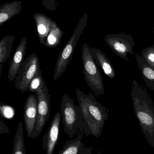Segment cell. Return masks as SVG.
<instances>
[{"label":"cell","instance_id":"9c48e42d","mask_svg":"<svg viewBox=\"0 0 154 154\" xmlns=\"http://www.w3.org/2000/svg\"><path fill=\"white\" fill-rule=\"evenodd\" d=\"M61 121V115L60 112H57L49 127L47 134L42 137V147L45 150L46 154H53L59 139Z\"/></svg>","mask_w":154,"mask_h":154},{"label":"cell","instance_id":"5bb4252c","mask_svg":"<svg viewBox=\"0 0 154 154\" xmlns=\"http://www.w3.org/2000/svg\"><path fill=\"white\" fill-rule=\"evenodd\" d=\"M83 134H78L77 137L72 140H68L58 154H79L84 148L85 144L82 142Z\"/></svg>","mask_w":154,"mask_h":154},{"label":"cell","instance_id":"d6986e66","mask_svg":"<svg viewBox=\"0 0 154 154\" xmlns=\"http://www.w3.org/2000/svg\"><path fill=\"white\" fill-rule=\"evenodd\" d=\"M141 57L154 69V45L142 50Z\"/></svg>","mask_w":154,"mask_h":154},{"label":"cell","instance_id":"ac0fdd59","mask_svg":"<svg viewBox=\"0 0 154 154\" xmlns=\"http://www.w3.org/2000/svg\"><path fill=\"white\" fill-rule=\"evenodd\" d=\"M45 83L44 79L42 75L41 70L39 69L31 81L28 90L31 92H37L43 88Z\"/></svg>","mask_w":154,"mask_h":154},{"label":"cell","instance_id":"484cf974","mask_svg":"<svg viewBox=\"0 0 154 154\" xmlns=\"http://www.w3.org/2000/svg\"></svg>","mask_w":154,"mask_h":154},{"label":"cell","instance_id":"ffe728a7","mask_svg":"<svg viewBox=\"0 0 154 154\" xmlns=\"http://www.w3.org/2000/svg\"><path fill=\"white\" fill-rule=\"evenodd\" d=\"M1 113L2 116L5 118L11 119L14 117L15 115V110L11 106L2 105V104L1 103Z\"/></svg>","mask_w":154,"mask_h":154},{"label":"cell","instance_id":"e0dca14e","mask_svg":"<svg viewBox=\"0 0 154 154\" xmlns=\"http://www.w3.org/2000/svg\"><path fill=\"white\" fill-rule=\"evenodd\" d=\"M62 34L58 28L53 27L47 36L44 46L49 48H56L60 43Z\"/></svg>","mask_w":154,"mask_h":154},{"label":"cell","instance_id":"2e32d148","mask_svg":"<svg viewBox=\"0 0 154 154\" xmlns=\"http://www.w3.org/2000/svg\"><path fill=\"white\" fill-rule=\"evenodd\" d=\"M23 126L22 122H20L18 125L14 141L12 154H25Z\"/></svg>","mask_w":154,"mask_h":154},{"label":"cell","instance_id":"3957f363","mask_svg":"<svg viewBox=\"0 0 154 154\" xmlns=\"http://www.w3.org/2000/svg\"><path fill=\"white\" fill-rule=\"evenodd\" d=\"M61 111L64 132L70 138H73L78 131L84 132L87 136L91 135L81 107L75 105L73 99L68 94H64L61 99Z\"/></svg>","mask_w":154,"mask_h":154},{"label":"cell","instance_id":"52a82bcc","mask_svg":"<svg viewBox=\"0 0 154 154\" xmlns=\"http://www.w3.org/2000/svg\"><path fill=\"white\" fill-rule=\"evenodd\" d=\"M105 42L120 58L129 62L127 53L134 54L135 43L132 35L125 33L109 34L105 37Z\"/></svg>","mask_w":154,"mask_h":154},{"label":"cell","instance_id":"5b68a950","mask_svg":"<svg viewBox=\"0 0 154 154\" xmlns=\"http://www.w3.org/2000/svg\"><path fill=\"white\" fill-rule=\"evenodd\" d=\"M40 69L38 56L33 53L24 61L14 79V86L17 90L24 93L28 90L31 81Z\"/></svg>","mask_w":154,"mask_h":154},{"label":"cell","instance_id":"7a4b0ae2","mask_svg":"<svg viewBox=\"0 0 154 154\" xmlns=\"http://www.w3.org/2000/svg\"><path fill=\"white\" fill-rule=\"evenodd\" d=\"M77 100L81 107L86 124L91 135L99 137L108 116V109L97 101L91 92L86 94L78 88L76 89Z\"/></svg>","mask_w":154,"mask_h":154},{"label":"cell","instance_id":"277c9868","mask_svg":"<svg viewBox=\"0 0 154 154\" xmlns=\"http://www.w3.org/2000/svg\"><path fill=\"white\" fill-rule=\"evenodd\" d=\"M87 44L84 43L82 48L81 58L84 79L95 96L105 94V87L100 70L92 57Z\"/></svg>","mask_w":154,"mask_h":154},{"label":"cell","instance_id":"8992f818","mask_svg":"<svg viewBox=\"0 0 154 154\" xmlns=\"http://www.w3.org/2000/svg\"><path fill=\"white\" fill-rule=\"evenodd\" d=\"M45 83L41 90L35 92L38 100V110L36 125L32 137L33 139H35L41 133L50 116L51 95Z\"/></svg>","mask_w":154,"mask_h":154},{"label":"cell","instance_id":"9a60e30c","mask_svg":"<svg viewBox=\"0 0 154 154\" xmlns=\"http://www.w3.org/2000/svg\"><path fill=\"white\" fill-rule=\"evenodd\" d=\"M14 37L6 36L0 42V64L5 63L11 56Z\"/></svg>","mask_w":154,"mask_h":154},{"label":"cell","instance_id":"ba28073f","mask_svg":"<svg viewBox=\"0 0 154 154\" xmlns=\"http://www.w3.org/2000/svg\"><path fill=\"white\" fill-rule=\"evenodd\" d=\"M80 34V32H75L60 52L54 70V80H57L67 70V67L72 59L73 53Z\"/></svg>","mask_w":154,"mask_h":154},{"label":"cell","instance_id":"603a6c76","mask_svg":"<svg viewBox=\"0 0 154 154\" xmlns=\"http://www.w3.org/2000/svg\"><path fill=\"white\" fill-rule=\"evenodd\" d=\"M8 16L6 14L1 13L0 14V23L4 22L8 19Z\"/></svg>","mask_w":154,"mask_h":154},{"label":"cell","instance_id":"7c38bea8","mask_svg":"<svg viewBox=\"0 0 154 154\" xmlns=\"http://www.w3.org/2000/svg\"><path fill=\"white\" fill-rule=\"evenodd\" d=\"M89 50L97 65L102 69L108 77L114 79L115 77V70L105 54L97 48L90 47Z\"/></svg>","mask_w":154,"mask_h":154},{"label":"cell","instance_id":"4fadbf2b","mask_svg":"<svg viewBox=\"0 0 154 154\" xmlns=\"http://www.w3.org/2000/svg\"><path fill=\"white\" fill-rule=\"evenodd\" d=\"M136 58L144 81L149 88L154 91V69L147 64L141 56L137 55Z\"/></svg>","mask_w":154,"mask_h":154},{"label":"cell","instance_id":"30bf717a","mask_svg":"<svg viewBox=\"0 0 154 154\" xmlns=\"http://www.w3.org/2000/svg\"><path fill=\"white\" fill-rule=\"evenodd\" d=\"M38 110L37 98L30 94L27 98L24 108V119L25 128L29 138L32 137V134L36 125Z\"/></svg>","mask_w":154,"mask_h":154},{"label":"cell","instance_id":"cb8c5ba5","mask_svg":"<svg viewBox=\"0 0 154 154\" xmlns=\"http://www.w3.org/2000/svg\"><path fill=\"white\" fill-rule=\"evenodd\" d=\"M3 67V64H0V76H1V75H2V68Z\"/></svg>","mask_w":154,"mask_h":154},{"label":"cell","instance_id":"6da1fadb","mask_svg":"<svg viewBox=\"0 0 154 154\" xmlns=\"http://www.w3.org/2000/svg\"><path fill=\"white\" fill-rule=\"evenodd\" d=\"M131 97L142 132L148 143L154 147V104L147 91L135 79L132 82Z\"/></svg>","mask_w":154,"mask_h":154},{"label":"cell","instance_id":"44dd1931","mask_svg":"<svg viewBox=\"0 0 154 154\" xmlns=\"http://www.w3.org/2000/svg\"><path fill=\"white\" fill-rule=\"evenodd\" d=\"M10 132V129L7 126L3 121L2 118H1V122H0V134H8Z\"/></svg>","mask_w":154,"mask_h":154},{"label":"cell","instance_id":"d4e9b609","mask_svg":"<svg viewBox=\"0 0 154 154\" xmlns=\"http://www.w3.org/2000/svg\"><path fill=\"white\" fill-rule=\"evenodd\" d=\"M97 154H101V153L100 152V151H99L98 152V153Z\"/></svg>","mask_w":154,"mask_h":154},{"label":"cell","instance_id":"8fae6325","mask_svg":"<svg viewBox=\"0 0 154 154\" xmlns=\"http://www.w3.org/2000/svg\"><path fill=\"white\" fill-rule=\"evenodd\" d=\"M27 40L26 38L22 39L20 43L16 48L9 66L8 78L10 82L15 79L17 73L24 60L26 53Z\"/></svg>","mask_w":154,"mask_h":154},{"label":"cell","instance_id":"7402d4cb","mask_svg":"<svg viewBox=\"0 0 154 154\" xmlns=\"http://www.w3.org/2000/svg\"><path fill=\"white\" fill-rule=\"evenodd\" d=\"M92 151V148L91 147H84L79 154H93Z\"/></svg>","mask_w":154,"mask_h":154}]
</instances>
